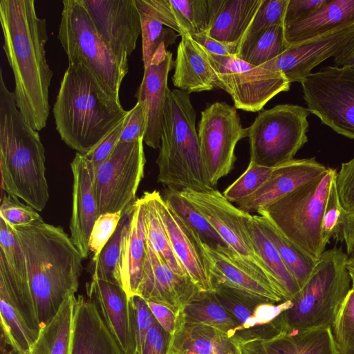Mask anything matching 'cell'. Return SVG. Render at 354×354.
Instances as JSON below:
<instances>
[{
	"mask_svg": "<svg viewBox=\"0 0 354 354\" xmlns=\"http://www.w3.org/2000/svg\"><path fill=\"white\" fill-rule=\"evenodd\" d=\"M0 22L17 108L26 122L40 131L49 116L53 75L46 58V19L37 16L34 0H1Z\"/></svg>",
	"mask_w": 354,
	"mask_h": 354,
	"instance_id": "6da1fadb",
	"label": "cell"
},
{
	"mask_svg": "<svg viewBox=\"0 0 354 354\" xmlns=\"http://www.w3.org/2000/svg\"><path fill=\"white\" fill-rule=\"evenodd\" d=\"M26 257L30 290L41 328L79 287L84 259L60 226L44 222L12 227Z\"/></svg>",
	"mask_w": 354,
	"mask_h": 354,
	"instance_id": "7a4b0ae2",
	"label": "cell"
},
{
	"mask_svg": "<svg viewBox=\"0 0 354 354\" xmlns=\"http://www.w3.org/2000/svg\"><path fill=\"white\" fill-rule=\"evenodd\" d=\"M53 112L61 139L82 154L93 149L128 113L80 63H68Z\"/></svg>",
	"mask_w": 354,
	"mask_h": 354,
	"instance_id": "3957f363",
	"label": "cell"
},
{
	"mask_svg": "<svg viewBox=\"0 0 354 354\" xmlns=\"http://www.w3.org/2000/svg\"><path fill=\"white\" fill-rule=\"evenodd\" d=\"M45 149L37 131L17 108L0 71V170L1 189L41 212L49 198Z\"/></svg>",
	"mask_w": 354,
	"mask_h": 354,
	"instance_id": "277c9868",
	"label": "cell"
},
{
	"mask_svg": "<svg viewBox=\"0 0 354 354\" xmlns=\"http://www.w3.org/2000/svg\"><path fill=\"white\" fill-rule=\"evenodd\" d=\"M196 118L189 93L180 89L169 90L156 159L158 182L168 189L178 192L214 189L204 176Z\"/></svg>",
	"mask_w": 354,
	"mask_h": 354,
	"instance_id": "5b68a950",
	"label": "cell"
},
{
	"mask_svg": "<svg viewBox=\"0 0 354 354\" xmlns=\"http://www.w3.org/2000/svg\"><path fill=\"white\" fill-rule=\"evenodd\" d=\"M346 259L342 248L325 250L306 282L281 313L282 333L333 327L351 286Z\"/></svg>",
	"mask_w": 354,
	"mask_h": 354,
	"instance_id": "8992f818",
	"label": "cell"
},
{
	"mask_svg": "<svg viewBox=\"0 0 354 354\" xmlns=\"http://www.w3.org/2000/svg\"><path fill=\"white\" fill-rule=\"evenodd\" d=\"M336 174V169L328 167L323 175L257 212L268 218L315 263L326 250L321 237L322 223Z\"/></svg>",
	"mask_w": 354,
	"mask_h": 354,
	"instance_id": "52a82bcc",
	"label": "cell"
},
{
	"mask_svg": "<svg viewBox=\"0 0 354 354\" xmlns=\"http://www.w3.org/2000/svg\"><path fill=\"white\" fill-rule=\"evenodd\" d=\"M58 39L68 63H80L116 100L127 73L97 33L80 0H64Z\"/></svg>",
	"mask_w": 354,
	"mask_h": 354,
	"instance_id": "ba28073f",
	"label": "cell"
},
{
	"mask_svg": "<svg viewBox=\"0 0 354 354\" xmlns=\"http://www.w3.org/2000/svg\"><path fill=\"white\" fill-rule=\"evenodd\" d=\"M308 108L279 104L263 110L248 127L250 162L275 167L294 159L307 142Z\"/></svg>",
	"mask_w": 354,
	"mask_h": 354,
	"instance_id": "9c48e42d",
	"label": "cell"
},
{
	"mask_svg": "<svg viewBox=\"0 0 354 354\" xmlns=\"http://www.w3.org/2000/svg\"><path fill=\"white\" fill-rule=\"evenodd\" d=\"M179 192L213 226L232 257L283 297L254 247L247 226V220L251 214L234 205L216 189L201 192L185 189Z\"/></svg>",
	"mask_w": 354,
	"mask_h": 354,
	"instance_id": "30bf717a",
	"label": "cell"
},
{
	"mask_svg": "<svg viewBox=\"0 0 354 354\" xmlns=\"http://www.w3.org/2000/svg\"><path fill=\"white\" fill-rule=\"evenodd\" d=\"M301 84L310 113L337 133L354 139V68L328 66Z\"/></svg>",
	"mask_w": 354,
	"mask_h": 354,
	"instance_id": "8fae6325",
	"label": "cell"
},
{
	"mask_svg": "<svg viewBox=\"0 0 354 354\" xmlns=\"http://www.w3.org/2000/svg\"><path fill=\"white\" fill-rule=\"evenodd\" d=\"M201 164L207 183L214 189L218 180L233 169L235 148L248 137L234 106L215 102L201 112L198 124Z\"/></svg>",
	"mask_w": 354,
	"mask_h": 354,
	"instance_id": "7c38bea8",
	"label": "cell"
},
{
	"mask_svg": "<svg viewBox=\"0 0 354 354\" xmlns=\"http://www.w3.org/2000/svg\"><path fill=\"white\" fill-rule=\"evenodd\" d=\"M143 142V138L118 142L109 156L93 169L100 214L123 212L136 201L146 163Z\"/></svg>",
	"mask_w": 354,
	"mask_h": 354,
	"instance_id": "4fadbf2b",
	"label": "cell"
},
{
	"mask_svg": "<svg viewBox=\"0 0 354 354\" xmlns=\"http://www.w3.org/2000/svg\"><path fill=\"white\" fill-rule=\"evenodd\" d=\"M205 51L217 77V88L232 97L236 109L260 111L275 95L290 89V83L281 72L252 65L236 56Z\"/></svg>",
	"mask_w": 354,
	"mask_h": 354,
	"instance_id": "5bb4252c",
	"label": "cell"
},
{
	"mask_svg": "<svg viewBox=\"0 0 354 354\" xmlns=\"http://www.w3.org/2000/svg\"><path fill=\"white\" fill-rule=\"evenodd\" d=\"M97 33L116 57L122 70L129 71L128 57L141 34L140 17L136 0H80Z\"/></svg>",
	"mask_w": 354,
	"mask_h": 354,
	"instance_id": "9a60e30c",
	"label": "cell"
},
{
	"mask_svg": "<svg viewBox=\"0 0 354 354\" xmlns=\"http://www.w3.org/2000/svg\"><path fill=\"white\" fill-rule=\"evenodd\" d=\"M214 293L241 326L237 344L263 342L282 333L280 315L288 306V300L273 303L218 285L215 286Z\"/></svg>",
	"mask_w": 354,
	"mask_h": 354,
	"instance_id": "2e32d148",
	"label": "cell"
},
{
	"mask_svg": "<svg viewBox=\"0 0 354 354\" xmlns=\"http://www.w3.org/2000/svg\"><path fill=\"white\" fill-rule=\"evenodd\" d=\"M353 37L354 26H350L291 44L278 57L261 66L281 72L290 84L301 83L315 66L339 55Z\"/></svg>",
	"mask_w": 354,
	"mask_h": 354,
	"instance_id": "e0dca14e",
	"label": "cell"
},
{
	"mask_svg": "<svg viewBox=\"0 0 354 354\" xmlns=\"http://www.w3.org/2000/svg\"><path fill=\"white\" fill-rule=\"evenodd\" d=\"M174 67L172 53L161 45L144 68L143 78L136 94L145 119L144 142L153 149L160 147L162 123L167 93L169 72Z\"/></svg>",
	"mask_w": 354,
	"mask_h": 354,
	"instance_id": "ac0fdd59",
	"label": "cell"
},
{
	"mask_svg": "<svg viewBox=\"0 0 354 354\" xmlns=\"http://www.w3.org/2000/svg\"><path fill=\"white\" fill-rule=\"evenodd\" d=\"M201 290L189 277L176 273L147 240L146 255L138 294L146 301L165 305L176 313Z\"/></svg>",
	"mask_w": 354,
	"mask_h": 354,
	"instance_id": "d6986e66",
	"label": "cell"
},
{
	"mask_svg": "<svg viewBox=\"0 0 354 354\" xmlns=\"http://www.w3.org/2000/svg\"><path fill=\"white\" fill-rule=\"evenodd\" d=\"M328 168L315 157L292 159L273 167L270 176L257 191L235 204L248 213L257 212L323 175Z\"/></svg>",
	"mask_w": 354,
	"mask_h": 354,
	"instance_id": "ffe728a7",
	"label": "cell"
},
{
	"mask_svg": "<svg viewBox=\"0 0 354 354\" xmlns=\"http://www.w3.org/2000/svg\"><path fill=\"white\" fill-rule=\"evenodd\" d=\"M153 195L172 250L187 275L201 291H214L209 266L201 249V240L167 205L159 192L154 190Z\"/></svg>",
	"mask_w": 354,
	"mask_h": 354,
	"instance_id": "44dd1931",
	"label": "cell"
},
{
	"mask_svg": "<svg viewBox=\"0 0 354 354\" xmlns=\"http://www.w3.org/2000/svg\"><path fill=\"white\" fill-rule=\"evenodd\" d=\"M71 168L73 177L71 238L84 259L90 252L91 232L100 215L93 186V167L84 154L76 152Z\"/></svg>",
	"mask_w": 354,
	"mask_h": 354,
	"instance_id": "7402d4cb",
	"label": "cell"
},
{
	"mask_svg": "<svg viewBox=\"0 0 354 354\" xmlns=\"http://www.w3.org/2000/svg\"><path fill=\"white\" fill-rule=\"evenodd\" d=\"M201 246L214 288L216 285L223 286L273 303L286 301L276 288L239 263L226 246H213L202 241Z\"/></svg>",
	"mask_w": 354,
	"mask_h": 354,
	"instance_id": "603a6c76",
	"label": "cell"
},
{
	"mask_svg": "<svg viewBox=\"0 0 354 354\" xmlns=\"http://www.w3.org/2000/svg\"><path fill=\"white\" fill-rule=\"evenodd\" d=\"M127 210L129 218L124 230L115 280L130 297L138 294L146 255L143 198L141 197L136 200Z\"/></svg>",
	"mask_w": 354,
	"mask_h": 354,
	"instance_id": "cb8c5ba5",
	"label": "cell"
},
{
	"mask_svg": "<svg viewBox=\"0 0 354 354\" xmlns=\"http://www.w3.org/2000/svg\"><path fill=\"white\" fill-rule=\"evenodd\" d=\"M70 354H123L95 301L76 298Z\"/></svg>",
	"mask_w": 354,
	"mask_h": 354,
	"instance_id": "d4e9b609",
	"label": "cell"
},
{
	"mask_svg": "<svg viewBox=\"0 0 354 354\" xmlns=\"http://www.w3.org/2000/svg\"><path fill=\"white\" fill-rule=\"evenodd\" d=\"M86 291L88 298L95 302L123 354H133L129 297L122 287L113 281L94 278L86 283Z\"/></svg>",
	"mask_w": 354,
	"mask_h": 354,
	"instance_id": "484cf974",
	"label": "cell"
},
{
	"mask_svg": "<svg viewBox=\"0 0 354 354\" xmlns=\"http://www.w3.org/2000/svg\"><path fill=\"white\" fill-rule=\"evenodd\" d=\"M262 0H208L207 35L239 48Z\"/></svg>",
	"mask_w": 354,
	"mask_h": 354,
	"instance_id": "4316f807",
	"label": "cell"
},
{
	"mask_svg": "<svg viewBox=\"0 0 354 354\" xmlns=\"http://www.w3.org/2000/svg\"><path fill=\"white\" fill-rule=\"evenodd\" d=\"M136 3L180 36L208 30V0H136Z\"/></svg>",
	"mask_w": 354,
	"mask_h": 354,
	"instance_id": "83f0119b",
	"label": "cell"
},
{
	"mask_svg": "<svg viewBox=\"0 0 354 354\" xmlns=\"http://www.w3.org/2000/svg\"><path fill=\"white\" fill-rule=\"evenodd\" d=\"M173 84L189 93L217 88L218 79L205 50L190 35H184L178 45Z\"/></svg>",
	"mask_w": 354,
	"mask_h": 354,
	"instance_id": "f1b7e54d",
	"label": "cell"
},
{
	"mask_svg": "<svg viewBox=\"0 0 354 354\" xmlns=\"http://www.w3.org/2000/svg\"><path fill=\"white\" fill-rule=\"evenodd\" d=\"M354 26V0H328L307 17L284 25L288 46Z\"/></svg>",
	"mask_w": 354,
	"mask_h": 354,
	"instance_id": "f546056e",
	"label": "cell"
},
{
	"mask_svg": "<svg viewBox=\"0 0 354 354\" xmlns=\"http://www.w3.org/2000/svg\"><path fill=\"white\" fill-rule=\"evenodd\" d=\"M239 345L209 326L189 322L178 315L171 354H240Z\"/></svg>",
	"mask_w": 354,
	"mask_h": 354,
	"instance_id": "4dcf8cb0",
	"label": "cell"
},
{
	"mask_svg": "<svg viewBox=\"0 0 354 354\" xmlns=\"http://www.w3.org/2000/svg\"><path fill=\"white\" fill-rule=\"evenodd\" d=\"M262 342L268 354H338L332 328L281 333Z\"/></svg>",
	"mask_w": 354,
	"mask_h": 354,
	"instance_id": "1f68e13d",
	"label": "cell"
},
{
	"mask_svg": "<svg viewBox=\"0 0 354 354\" xmlns=\"http://www.w3.org/2000/svg\"><path fill=\"white\" fill-rule=\"evenodd\" d=\"M0 257L4 261L16 295L27 308H35L24 251L12 228L0 218Z\"/></svg>",
	"mask_w": 354,
	"mask_h": 354,
	"instance_id": "d6a6232c",
	"label": "cell"
},
{
	"mask_svg": "<svg viewBox=\"0 0 354 354\" xmlns=\"http://www.w3.org/2000/svg\"><path fill=\"white\" fill-rule=\"evenodd\" d=\"M76 298L75 295L68 297L55 315L41 328L30 354H70Z\"/></svg>",
	"mask_w": 354,
	"mask_h": 354,
	"instance_id": "836d02e7",
	"label": "cell"
},
{
	"mask_svg": "<svg viewBox=\"0 0 354 354\" xmlns=\"http://www.w3.org/2000/svg\"><path fill=\"white\" fill-rule=\"evenodd\" d=\"M179 313L184 319L213 327L225 333L236 342L241 326L220 304L214 291L200 292Z\"/></svg>",
	"mask_w": 354,
	"mask_h": 354,
	"instance_id": "e575fe53",
	"label": "cell"
},
{
	"mask_svg": "<svg viewBox=\"0 0 354 354\" xmlns=\"http://www.w3.org/2000/svg\"><path fill=\"white\" fill-rule=\"evenodd\" d=\"M248 229L254 247L283 295L285 300L293 298L300 287L288 270L278 251L262 230L254 215L247 220Z\"/></svg>",
	"mask_w": 354,
	"mask_h": 354,
	"instance_id": "d590c367",
	"label": "cell"
},
{
	"mask_svg": "<svg viewBox=\"0 0 354 354\" xmlns=\"http://www.w3.org/2000/svg\"><path fill=\"white\" fill-rule=\"evenodd\" d=\"M254 216L274 244L301 289L310 277L316 263L298 249L268 218L259 214H254Z\"/></svg>",
	"mask_w": 354,
	"mask_h": 354,
	"instance_id": "8d00e7d4",
	"label": "cell"
},
{
	"mask_svg": "<svg viewBox=\"0 0 354 354\" xmlns=\"http://www.w3.org/2000/svg\"><path fill=\"white\" fill-rule=\"evenodd\" d=\"M145 202L147 240L156 254L177 274L189 277L176 257L156 204L153 191L142 196Z\"/></svg>",
	"mask_w": 354,
	"mask_h": 354,
	"instance_id": "74e56055",
	"label": "cell"
},
{
	"mask_svg": "<svg viewBox=\"0 0 354 354\" xmlns=\"http://www.w3.org/2000/svg\"><path fill=\"white\" fill-rule=\"evenodd\" d=\"M1 338L18 354H30L39 331L30 328L5 295L0 293Z\"/></svg>",
	"mask_w": 354,
	"mask_h": 354,
	"instance_id": "f35d334b",
	"label": "cell"
},
{
	"mask_svg": "<svg viewBox=\"0 0 354 354\" xmlns=\"http://www.w3.org/2000/svg\"><path fill=\"white\" fill-rule=\"evenodd\" d=\"M162 198L167 205L203 243L213 246H226L205 217L178 191L166 188Z\"/></svg>",
	"mask_w": 354,
	"mask_h": 354,
	"instance_id": "ab89813d",
	"label": "cell"
},
{
	"mask_svg": "<svg viewBox=\"0 0 354 354\" xmlns=\"http://www.w3.org/2000/svg\"><path fill=\"white\" fill-rule=\"evenodd\" d=\"M288 46L284 25L275 24L242 48L236 57L252 65L261 66L278 57Z\"/></svg>",
	"mask_w": 354,
	"mask_h": 354,
	"instance_id": "60d3db41",
	"label": "cell"
},
{
	"mask_svg": "<svg viewBox=\"0 0 354 354\" xmlns=\"http://www.w3.org/2000/svg\"><path fill=\"white\" fill-rule=\"evenodd\" d=\"M137 8L141 21L142 62L145 68L149 66L161 45H165L167 48L175 43L180 35L142 8Z\"/></svg>",
	"mask_w": 354,
	"mask_h": 354,
	"instance_id": "b9f144b4",
	"label": "cell"
},
{
	"mask_svg": "<svg viewBox=\"0 0 354 354\" xmlns=\"http://www.w3.org/2000/svg\"><path fill=\"white\" fill-rule=\"evenodd\" d=\"M128 218L129 214L126 209L123 211L122 219L113 235L103 248L97 259H91L88 266L91 279L96 278L115 281V271L119 260L122 236Z\"/></svg>",
	"mask_w": 354,
	"mask_h": 354,
	"instance_id": "7bdbcfd3",
	"label": "cell"
},
{
	"mask_svg": "<svg viewBox=\"0 0 354 354\" xmlns=\"http://www.w3.org/2000/svg\"><path fill=\"white\" fill-rule=\"evenodd\" d=\"M288 2V0H262L260 7L239 44L238 53L270 26L275 24L284 25Z\"/></svg>",
	"mask_w": 354,
	"mask_h": 354,
	"instance_id": "ee69618b",
	"label": "cell"
},
{
	"mask_svg": "<svg viewBox=\"0 0 354 354\" xmlns=\"http://www.w3.org/2000/svg\"><path fill=\"white\" fill-rule=\"evenodd\" d=\"M272 169L250 162L245 171L225 189L223 196L236 203L253 194L268 179Z\"/></svg>",
	"mask_w": 354,
	"mask_h": 354,
	"instance_id": "f6af8a7d",
	"label": "cell"
},
{
	"mask_svg": "<svg viewBox=\"0 0 354 354\" xmlns=\"http://www.w3.org/2000/svg\"><path fill=\"white\" fill-rule=\"evenodd\" d=\"M129 306L131 336L134 353H137L144 346L149 330L156 319L147 301L140 295L129 297Z\"/></svg>",
	"mask_w": 354,
	"mask_h": 354,
	"instance_id": "bcb514c9",
	"label": "cell"
},
{
	"mask_svg": "<svg viewBox=\"0 0 354 354\" xmlns=\"http://www.w3.org/2000/svg\"><path fill=\"white\" fill-rule=\"evenodd\" d=\"M335 178L332 182L328 192L322 218L321 237L322 243L325 247L330 242L331 238L340 240L344 210L339 201Z\"/></svg>",
	"mask_w": 354,
	"mask_h": 354,
	"instance_id": "7dc6e473",
	"label": "cell"
},
{
	"mask_svg": "<svg viewBox=\"0 0 354 354\" xmlns=\"http://www.w3.org/2000/svg\"><path fill=\"white\" fill-rule=\"evenodd\" d=\"M0 218L11 227L26 226L43 220L36 209L6 193L1 198Z\"/></svg>",
	"mask_w": 354,
	"mask_h": 354,
	"instance_id": "c3c4849f",
	"label": "cell"
},
{
	"mask_svg": "<svg viewBox=\"0 0 354 354\" xmlns=\"http://www.w3.org/2000/svg\"><path fill=\"white\" fill-rule=\"evenodd\" d=\"M123 212L100 214L95 221L89 238V249L93 253L91 259H97L100 252L115 233Z\"/></svg>",
	"mask_w": 354,
	"mask_h": 354,
	"instance_id": "681fc988",
	"label": "cell"
},
{
	"mask_svg": "<svg viewBox=\"0 0 354 354\" xmlns=\"http://www.w3.org/2000/svg\"><path fill=\"white\" fill-rule=\"evenodd\" d=\"M339 201L344 210H354V156L348 161L343 162L335 178Z\"/></svg>",
	"mask_w": 354,
	"mask_h": 354,
	"instance_id": "f907efd6",
	"label": "cell"
},
{
	"mask_svg": "<svg viewBox=\"0 0 354 354\" xmlns=\"http://www.w3.org/2000/svg\"><path fill=\"white\" fill-rule=\"evenodd\" d=\"M172 342L173 335L155 320L141 351L134 354H171Z\"/></svg>",
	"mask_w": 354,
	"mask_h": 354,
	"instance_id": "816d5d0a",
	"label": "cell"
},
{
	"mask_svg": "<svg viewBox=\"0 0 354 354\" xmlns=\"http://www.w3.org/2000/svg\"><path fill=\"white\" fill-rule=\"evenodd\" d=\"M124 118L93 149L84 154L91 163L93 169H95L103 162L118 144L122 131Z\"/></svg>",
	"mask_w": 354,
	"mask_h": 354,
	"instance_id": "f5cc1de1",
	"label": "cell"
},
{
	"mask_svg": "<svg viewBox=\"0 0 354 354\" xmlns=\"http://www.w3.org/2000/svg\"><path fill=\"white\" fill-rule=\"evenodd\" d=\"M145 119L139 102L129 111L124 120V124L119 142H129L144 138Z\"/></svg>",
	"mask_w": 354,
	"mask_h": 354,
	"instance_id": "db71d44e",
	"label": "cell"
},
{
	"mask_svg": "<svg viewBox=\"0 0 354 354\" xmlns=\"http://www.w3.org/2000/svg\"><path fill=\"white\" fill-rule=\"evenodd\" d=\"M327 1L328 0H288L284 25L307 17Z\"/></svg>",
	"mask_w": 354,
	"mask_h": 354,
	"instance_id": "11a10c76",
	"label": "cell"
},
{
	"mask_svg": "<svg viewBox=\"0 0 354 354\" xmlns=\"http://www.w3.org/2000/svg\"><path fill=\"white\" fill-rule=\"evenodd\" d=\"M192 38L209 53L220 56H236L238 48L210 37L207 32L191 36Z\"/></svg>",
	"mask_w": 354,
	"mask_h": 354,
	"instance_id": "9f6ffc18",
	"label": "cell"
},
{
	"mask_svg": "<svg viewBox=\"0 0 354 354\" xmlns=\"http://www.w3.org/2000/svg\"><path fill=\"white\" fill-rule=\"evenodd\" d=\"M156 321L169 333L174 335L176 328L178 313L165 305L147 301Z\"/></svg>",
	"mask_w": 354,
	"mask_h": 354,
	"instance_id": "6f0895ef",
	"label": "cell"
},
{
	"mask_svg": "<svg viewBox=\"0 0 354 354\" xmlns=\"http://www.w3.org/2000/svg\"><path fill=\"white\" fill-rule=\"evenodd\" d=\"M340 240L344 242L348 254L354 245V210L343 214Z\"/></svg>",
	"mask_w": 354,
	"mask_h": 354,
	"instance_id": "680465c9",
	"label": "cell"
},
{
	"mask_svg": "<svg viewBox=\"0 0 354 354\" xmlns=\"http://www.w3.org/2000/svg\"><path fill=\"white\" fill-rule=\"evenodd\" d=\"M336 66H347L354 68V37L347 46L334 57Z\"/></svg>",
	"mask_w": 354,
	"mask_h": 354,
	"instance_id": "91938a15",
	"label": "cell"
},
{
	"mask_svg": "<svg viewBox=\"0 0 354 354\" xmlns=\"http://www.w3.org/2000/svg\"><path fill=\"white\" fill-rule=\"evenodd\" d=\"M239 347L242 354H268L259 340L241 344Z\"/></svg>",
	"mask_w": 354,
	"mask_h": 354,
	"instance_id": "94428289",
	"label": "cell"
},
{
	"mask_svg": "<svg viewBox=\"0 0 354 354\" xmlns=\"http://www.w3.org/2000/svg\"><path fill=\"white\" fill-rule=\"evenodd\" d=\"M338 354H354V333L336 344Z\"/></svg>",
	"mask_w": 354,
	"mask_h": 354,
	"instance_id": "6125c7cd",
	"label": "cell"
},
{
	"mask_svg": "<svg viewBox=\"0 0 354 354\" xmlns=\"http://www.w3.org/2000/svg\"><path fill=\"white\" fill-rule=\"evenodd\" d=\"M346 266L349 272L351 281H354V245L350 252L347 254Z\"/></svg>",
	"mask_w": 354,
	"mask_h": 354,
	"instance_id": "be15d7a7",
	"label": "cell"
},
{
	"mask_svg": "<svg viewBox=\"0 0 354 354\" xmlns=\"http://www.w3.org/2000/svg\"><path fill=\"white\" fill-rule=\"evenodd\" d=\"M240 354H242V353H241H241H240Z\"/></svg>",
	"mask_w": 354,
	"mask_h": 354,
	"instance_id": "e7e4bbea",
	"label": "cell"
}]
</instances>
